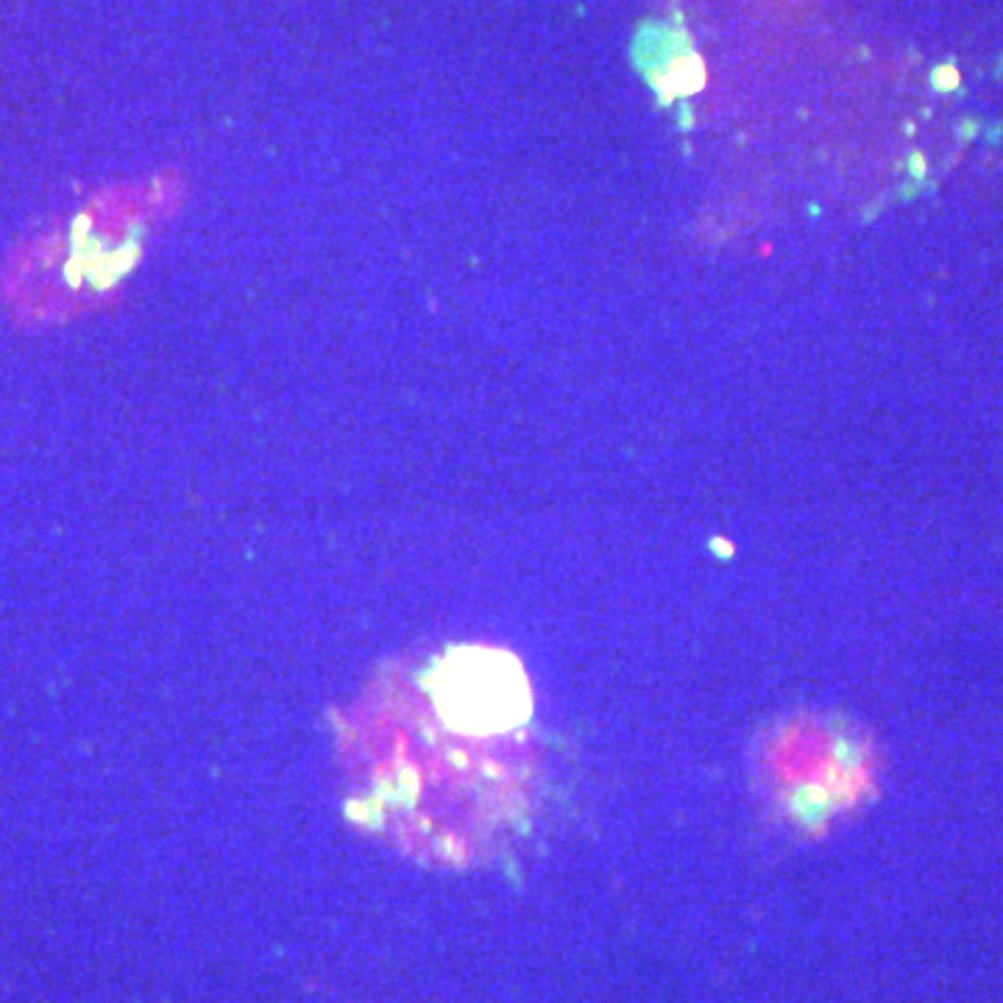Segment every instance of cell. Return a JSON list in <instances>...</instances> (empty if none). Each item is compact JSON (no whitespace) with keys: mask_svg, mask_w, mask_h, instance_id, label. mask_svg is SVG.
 <instances>
[{"mask_svg":"<svg viewBox=\"0 0 1003 1003\" xmlns=\"http://www.w3.org/2000/svg\"><path fill=\"white\" fill-rule=\"evenodd\" d=\"M432 705L463 736H502L533 714L530 680L516 655L496 647L446 652L430 680Z\"/></svg>","mask_w":1003,"mask_h":1003,"instance_id":"obj_1","label":"cell"}]
</instances>
